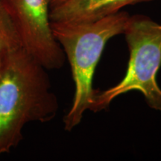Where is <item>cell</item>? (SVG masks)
<instances>
[{"mask_svg": "<svg viewBox=\"0 0 161 161\" xmlns=\"http://www.w3.org/2000/svg\"><path fill=\"white\" fill-rule=\"evenodd\" d=\"M65 1L66 0H50V8L59 5V4L64 3Z\"/></svg>", "mask_w": 161, "mask_h": 161, "instance_id": "7", "label": "cell"}, {"mask_svg": "<svg viewBox=\"0 0 161 161\" xmlns=\"http://www.w3.org/2000/svg\"><path fill=\"white\" fill-rule=\"evenodd\" d=\"M20 47L21 42L14 24L0 0V63L10 52Z\"/></svg>", "mask_w": 161, "mask_h": 161, "instance_id": "6", "label": "cell"}, {"mask_svg": "<svg viewBox=\"0 0 161 161\" xmlns=\"http://www.w3.org/2000/svg\"><path fill=\"white\" fill-rule=\"evenodd\" d=\"M123 35L130 54L125 76L112 87L96 90L90 111L108 109L116 97L136 90L151 108L161 112V89L157 81L161 67V24L146 15H130Z\"/></svg>", "mask_w": 161, "mask_h": 161, "instance_id": "3", "label": "cell"}, {"mask_svg": "<svg viewBox=\"0 0 161 161\" xmlns=\"http://www.w3.org/2000/svg\"><path fill=\"white\" fill-rule=\"evenodd\" d=\"M47 71L23 47L0 63V156L19 146L26 125L57 115L58 100Z\"/></svg>", "mask_w": 161, "mask_h": 161, "instance_id": "1", "label": "cell"}, {"mask_svg": "<svg viewBox=\"0 0 161 161\" xmlns=\"http://www.w3.org/2000/svg\"><path fill=\"white\" fill-rule=\"evenodd\" d=\"M154 0H66L50 8L51 22L93 21L122 11L125 6Z\"/></svg>", "mask_w": 161, "mask_h": 161, "instance_id": "5", "label": "cell"}, {"mask_svg": "<svg viewBox=\"0 0 161 161\" xmlns=\"http://www.w3.org/2000/svg\"><path fill=\"white\" fill-rule=\"evenodd\" d=\"M19 35L22 47L47 70L63 67L66 57L50 20V0H2Z\"/></svg>", "mask_w": 161, "mask_h": 161, "instance_id": "4", "label": "cell"}, {"mask_svg": "<svg viewBox=\"0 0 161 161\" xmlns=\"http://www.w3.org/2000/svg\"><path fill=\"white\" fill-rule=\"evenodd\" d=\"M130 14L120 11L89 22H51L55 39L71 66L75 92L69 110L64 117V129L71 131L90 110L96 90L93 76L106 44L123 34Z\"/></svg>", "mask_w": 161, "mask_h": 161, "instance_id": "2", "label": "cell"}]
</instances>
